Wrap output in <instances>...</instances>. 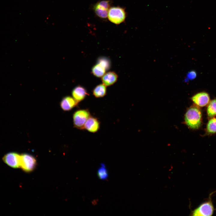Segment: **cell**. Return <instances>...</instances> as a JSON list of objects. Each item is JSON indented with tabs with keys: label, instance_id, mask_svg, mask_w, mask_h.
<instances>
[{
	"label": "cell",
	"instance_id": "obj_19",
	"mask_svg": "<svg viewBox=\"0 0 216 216\" xmlns=\"http://www.w3.org/2000/svg\"><path fill=\"white\" fill-rule=\"evenodd\" d=\"M196 76V73L194 71H192L189 72L187 74V77L189 79H194Z\"/></svg>",
	"mask_w": 216,
	"mask_h": 216
},
{
	"label": "cell",
	"instance_id": "obj_9",
	"mask_svg": "<svg viewBox=\"0 0 216 216\" xmlns=\"http://www.w3.org/2000/svg\"><path fill=\"white\" fill-rule=\"evenodd\" d=\"M72 95L73 98L78 103L88 96L89 93L84 87L78 85L75 87L73 89Z\"/></svg>",
	"mask_w": 216,
	"mask_h": 216
},
{
	"label": "cell",
	"instance_id": "obj_11",
	"mask_svg": "<svg viewBox=\"0 0 216 216\" xmlns=\"http://www.w3.org/2000/svg\"><path fill=\"white\" fill-rule=\"evenodd\" d=\"M78 103L72 97L66 96L63 98L60 103V106L62 110L64 111L70 110Z\"/></svg>",
	"mask_w": 216,
	"mask_h": 216
},
{
	"label": "cell",
	"instance_id": "obj_1",
	"mask_svg": "<svg viewBox=\"0 0 216 216\" xmlns=\"http://www.w3.org/2000/svg\"><path fill=\"white\" fill-rule=\"evenodd\" d=\"M185 121L187 125L190 128L198 129L201 126L202 121L200 109L197 106H191L185 113Z\"/></svg>",
	"mask_w": 216,
	"mask_h": 216
},
{
	"label": "cell",
	"instance_id": "obj_6",
	"mask_svg": "<svg viewBox=\"0 0 216 216\" xmlns=\"http://www.w3.org/2000/svg\"><path fill=\"white\" fill-rule=\"evenodd\" d=\"M110 2L108 0H103L97 2L94 6L93 9L96 14L102 19H106L108 16L110 8Z\"/></svg>",
	"mask_w": 216,
	"mask_h": 216
},
{
	"label": "cell",
	"instance_id": "obj_7",
	"mask_svg": "<svg viewBox=\"0 0 216 216\" xmlns=\"http://www.w3.org/2000/svg\"><path fill=\"white\" fill-rule=\"evenodd\" d=\"M20 156L15 152H10L5 155L3 158L4 162L10 167L14 168L20 167Z\"/></svg>",
	"mask_w": 216,
	"mask_h": 216
},
{
	"label": "cell",
	"instance_id": "obj_8",
	"mask_svg": "<svg viewBox=\"0 0 216 216\" xmlns=\"http://www.w3.org/2000/svg\"><path fill=\"white\" fill-rule=\"evenodd\" d=\"M100 123L98 119L91 116L87 120L84 126V130L88 132L94 133L100 129Z\"/></svg>",
	"mask_w": 216,
	"mask_h": 216
},
{
	"label": "cell",
	"instance_id": "obj_3",
	"mask_svg": "<svg viewBox=\"0 0 216 216\" xmlns=\"http://www.w3.org/2000/svg\"><path fill=\"white\" fill-rule=\"evenodd\" d=\"M91 116L90 112L88 109H80L76 111L73 117L74 127L80 130H84V124Z\"/></svg>",
	"mask_w": 216,
	"mask_h": 216
},
{
	"label": "cell",
	"instance_id": "obj_10",
	"mask_svg": "<svg viewBox=\"0 0 216 216\" xmlns=\"http://www.w3.org/2000/svg\"><path fill=\"white\" fill-rule=\"evenodd\" d=\"M192 100L197 105L203 107L208 104L210 99L208 93L205 92H202L194 95L192 98Z\"/></svg>",
	"mask_w": 216,
	"mask_h": 216
},
{
	"label": "cell",
	"instance_id": "obj_18",
	"mask_svg": "<svg viewBox=\"0 0 216 216\" xmlns=\"http://www.w3.org/2000/svg\"><path fill=\"white\" fill-rule=\"evenodd\" d=\"M97 63L103 66L106 70H108L110 67V61L107 58L103 57L99 58Z\"/></svg>",
	"mask_w": 216,
	"mask_h": 216
},
{
	"label": "cell",
	"instance_id": "obj_4",
	"mask_svg": "<svg viewBox=\"0 0 216 216\" xmlns=\"http://www.w3.org/2000/svg\"><path fill=\"white\" fill-rule=\"evenodd\" d=\"M125 9L119 7L110 8L108 14L109 20L112 22L119 24L123 22L126 17Z\"/></svg>",
	"mask_w": 216,
	"mask_h": 216
},
{
	"label": "cell",
	"instance_id": "obj_12",
	"mask_svg": "<svg viewBox=\"0 0 216 216\" xmlns=\"http://www.w3.org/2000/svg\"><path fill=\"white\" fill-rule=\"evenodd\" d=\"M117 74L114 72L109 71L105 73L101 77L103 84L106 86L112 85L117 81Z\"/></svg>",
	"mask_w": 216,
	"mask_h": 216
},
{
	"label": "cell",
	"instance_id": "obj_17",
	"mask_svg": "<svg viewBox=\"0 0 216 216\" xmlns=\"http://www.w3.org/2000/svg\"><path fill=\"white\" fill-rule=\"evenodd\" d=\"M206 132L208 134L216 133V118H213L208 121L206 126Z\"/></svg>",
	"mask_w": 216,
	"mask_h": 216
},
{
	"label": "cell",
	"instance_id": "obj_2",
	"mask_svg": "<svg viewBox=\"0 0 216 216\" xmlns=\"http://www.w3.org/2000/svg\"><path fill=\"white\" fill-rule=\"evenodd\" d=\"M214 192L209 194L207 200L201 204L192 212V215L197 216H210L212 215L215 209L212 201V196Z\"/></svg>",
	"mask_w": 216,
	"mask_h": 216
},
{
	"label": "cell",
	"instance_id": "obj_16",
	"mask_svg": "<svg viewBox=\"0 0 216 216\" xmlns=\"http://www.w3.org/2000/svg\"><path fill=\"white\" fill-rule=\"evenodd\" d=\"M97 175L98 178L101 180H105L108 178V172L104 164H100V166L97 171Z\"/></svg>",
	"mask_w": 216,
	"mask_h": 216
},
{
	"label": "cell",
	"instance_id": "obj_14",
	"mask_svg": "<svg viewBox=\"0 0 216 216\" xmlns=\"http://www.w3.org/2000/svg\"><path fill=\"white\" fill-rule=\"evenodd\" d=\"M106 69L101 65L97 63L94 65L92 69V74L98 77H102L105 73Z\"/></svg>",
	"mask_w": 216,
	"mask_h": 216
},
{
	"label": "cell",
	"instance_id": "obj_15",
	"mask_svg": "<svg viewBox=\"0 0 216 216\" xmlns=\"http://www.w3.org/2000/svg\"><path fill=\"white\" fill-rule=\"evenodd\" d=\"M207 112L209 117H212L216 115V99L212 100L209 102Z\"/></svg>",
	"mask_w": 216,
	"mask_h": 216
},
{
	"label": "cell",
	"instance_id": "obj_5",
	"mask_svg": "<svg viewBox=\"0 0 216 216\" xmlns=\"http://www.w3.org/2000/svg\"><path fill=\"white\" fill-rule=\"evenodd\" d=\"M36 165V160L32 155L27 154L20 156V167L24 171L30 172L33 170Z\"/></svg>",
	"mask_w": 216,
	"mask_h": 216
},
{
	"label": "cell",
	"instance_id": "obj_13",
	"mask_svg": "<svg viewBox=\"0 0 216 216\" xmlns=\"http://www.w3.org/2000/svg\"><path fill=\"white\" fill-rule=\"evenodd\" d=\"M107 93L106 86L104 84L96 86L92 91L93 95L96 98H101L105 96Z\"/></svg>",
	"mask_w": 216,
	"mask_h": 216
}]
</instances>
